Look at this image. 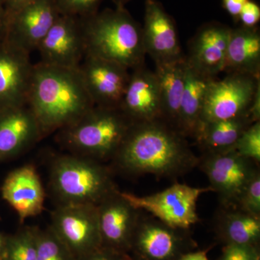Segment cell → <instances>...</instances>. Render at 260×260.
<instances>
[{
    "label": "cell",
    "mask_w": 260,
    "mask_h": 260,
    "mask_svg": "<svg viewBox=\"0 0 260 260\" xmlns=\"http://www.w3.org/2000/svg\"><path fill=\"white\" fill-rule=\"evenodd\" d=\"M242 26L247 28L256 27L260 20V7L255 2L247 0L243 6L238 18Z\"/></svg>",
    "instance_id": "cell-32"
},
{
    "label": "cell",
    "mask_w": 260,
    "mask_h": 260,
    "mask_svg": "<svg viewBox=\"0 0 260 260\" xmlns=\"http://www.w3.org/2000/svg\"><path fill=\"white\" fill-rule=\"evenodd\" d=\"M4 260H37V227H25L5 243Z\"/></svg>",
    "instance_id": "cell-26"
},
{
    "label": "cell",
    "mask_w": 260,
    "mask_h": 260,
    "mask_svg": "<svg viewBox=\"0 0 260 260\" xmlns=\"http://www.w3.org/2000/svg\"><path fill=\"white\" fill-rule=\"evenodd\" d=\"M231 31L221 23L203 25L191 39L186 61L200 73L215 78L225 70Z\"/></svg>",
    "instance_id": "cell-18"
},
{
    "label": "cell",
    "mask_w": 260,
    "mask_h": 260,
    "mask_svg": "<svg viewBox=\"0 0 260 260\" xmlns=\"http://www.w3.org/2000/svg\"><path fill=\"white\" fill-rule=\"evenodd\" d=\"M85 54L114 61L134 70L144 64L142 28L124 7L81 18Z\"/></svg>",
    "instance_id": "cell-3"
},
{
    "label": "cell",
    "mask_w": 260,
    "mask_h": 260,
    "mask_svg": "<svg viewBox=\"0 0 260 260\" xmlns=\"http://www.w3.org/2000/svg\"><path fill=\"white\" fill-rule=\"evenodd\" d=\"M59 14L85 18L96 13L104 0H54Z\"/></svg>",
    "instance_id": "cell-29"
},
{
    "label": "cell",
    "mask_w": 260,
    "mask_h": 260,
    "mask_svg": "<svg viewBox=\"0 0 260 260\" xmlns=\"http://www.w3.org/2000/svg\"><path fill=\"white\" fill-rule=\"evenodd\" d=\"M80 75L94 105L119 108L129 83V69L114 61L85 54Z\"/></svg>",
    "instance_id": "cell-12"
},
{
    "label": "cell",
    "mask_w": 260,
    "mask_h": 260,
    "mask_svg": "<svg viewBox=\"0 0 260 260\" xmlns=\"http://www.w3.org/2000/svg\"><path fill=\"white\" fill-rule=\"evenodd\" d=\"M198 167L208 177L222 207H237L246 186L260 172L259 165L241 155L235 148L203 153Z\"/></svg>",
    "instance_id": "cell-7"
},
{
    "label": "cell",
    "mask_w": 260,
    "mask_h": 260,
    "mask_svg": "<svg viewBox=\"0 0 260 260\" xmlns=\"http://www.w3.org/2000/svg\"><path fill=\"white\" fill-rule=\"evenodd\" d=\"M254 121L249 114L200 124L194 139L203 153L222 152L235 148L238 140Z\"/></svg>",
    "instance_id": "cell-25"
},
{
    "label": "cell",
    "mask_w": 260,
    "mask_h": 260,
    "mask_svg": "<svg viewBox=\"0 0 260 260\" xmlns=\"http://www.w3.org/2000/svg\"><path fill=\"white\" fill-rule=\"evenodd\" d=\"M225 70L260 77V32L257 27L232 28Z\"/></svg>",
    "instance_id": "cell-24"
},
{
    "label": "cell",
    "mask_w": 260,
    "mask_h": 260,
    "mask_svg": "<svg viewBox=\"0 0 260 260\" xmlns=\"http://www.w3.org/2000/svg\"><path fill=\"white\" fill-rule=\"evenodd\" d=\"M206 250H194L184 254L179 260H210Z\"/></svg>",
    "instance_id": "cell-37"
},
{
    "label": "cell",
    "mask_w": 260,
    "mask_h": 260,
    "mask_svg": "<svg viewBox=\"0 0 260 260\" xmlns=\"http://www.w3.org/2000/svg\"><path fill=\"white\" fill-rule=\"evenodd\" d=\"M5 243L2 239L1 236H0V254L3 253V248H4Z\"/></svg>",
    "instance_id": "cell-40"
},
{
    "label": "cell",
    "mask_w": 260,
    "mask_h": 260,
    "mask_svg": "<svg viewBox=\"0 0 260 260\" xmlns=\"http://www.w3.org/2000/svg\"><path fill=\"white\" fill-rule=\"evenodd\" d=\"M235 150L242 156L260 164V121L253 123L242 135Z\"/></svg>",
    "instance_id": "cell-28"
},
{
    "label": "cell",
    "mask_w": 260,
    "mask_h": 260,
    "mask_svg": "<svg viewBox=\"0 0 260 260\" xmlns=\"http://www.w3.org/2000/svg\"><path fill=\"white\" fill-rule=\"evenodd\" d=\"M246 2L247 0H223V6L231 16L238 19Z\"/></svg>",
    "instance_id": "cell-35"
},
{
    "label": "cell",
    "mask_w": 260,
    "mask_h": 260,
    "mask_svg": "<svg viewBox=\"0 0 260 260\" xmlns=\"http://www.w3.org/2000/svg\"><path fill=\"white\" fill-rule=\"evenodd\" d=\"M54 0H34L10 14L5 42L30 54L59 16Z\"/></svg>",
    "instance_id": "cell-11"
},
{
    "label": "cell",
    "mask_w": 260,
    "mask_h": 260,
    "mask_svg": "<svg viewBox=\"0 0 260 260\" xmlns=\"http://www.w3.org/2000/svg\"><path fill=\"white\" fill-rule=\"evenodd\" d=\"M37 260H76L50 226L37 228Z\"/></svg>",
    "instance_id": "cell-27"
},
{
    "label": "cell",
    "mask_w": 260,
    "mask_h": 260,
    "mask_svg": "<svg viewBox=\"0 0 260 260\" xmlns=\"http://www.w3.org/2000/svg\"><path fill=\"white\" fill-rule=\"evenodd\" d=\"M185 68L184 56L178 60L156 63L154 72L158 83L162 119L178 131Z\"/></svg>",
    "instance_id": "cell-22"
},
{
    "label": "cell",
    "mask_w": 260,
    "mask_h": 260,
    "mask_svg": "<svg viewBox=\"0 0 260 260\" xmlns=\"http://www.w3.org/2000/svg\"><path fill=\"white\" fill-rule=\"evenodd\" d=\"M197 247L189 229L169 226L152 215L141 214L132 239L129 254L141 260H179Z\"/></svg>",
    "instance_id": "cell-8"
},
{
    "label": "cell",
    "mask_w": 260,
    "mask_h": 260,
    "mask_svg": "<svg viewBox=\"0 0 260 260\" xmlns=\"http://www.w3.org/2000/svg\"><path fill=\"white\" fill-rule=\"evenodd\" d=\"M145 53L156 63L184 57L175 22L156 0H146L144 25L142 28Z\"/></svg>",
    "instance_id": "cell-15"
},
{
    "label": "cell",
    "mask_w": 260,
    "mask_h": 260,
    "mask_svg": "<svg viewBox=\"0 0 260 260\" xmlns=\"http://www.w3.org/2000/svg\"><path fill=\"white\" fill-rule=\"evenodd\" d=\"M34 65L30 54L0 44V111L28 104Z\"/></svg>",
    "instance_id": "cell-16"
},
{
    "label": "cell",
    "mask_w": 260,
    "mask_h": 260,
    "mask_svg": "<svg viewBox=\"0 0 260 260\" xmlns=\"http://www.w3.org/2000/svg\"><path fill=\"white\" fill-rule=\"evenodd\" d=\"M247 213L260 217V172L249 181L237 205Z\"/></svg>",
    "instance_id": "cell-30"
},
{
    "label": "cell",
    "mask_w": 260,
    "mask_h": 260,
    "mask_svg": "<svg viewBox=\"0 0 260 260\" xmlns=\"http://www.w3.org/2000/svg\"><path fill=\"white\" fill-rule=\"evenodd\" d=\"M3 198L20 220L37 216L44 209V188L35 167L24 166L11 173L3 184Z\"/></svg>",
    "instance_id": "cell-20"
},
{
    "label": "cell",
    "mask_w": 260,
    "mask_h": 260,
    "mask_svg": "<svg viewBox=\"0 0 260 260\" xmlns=\"http://www.w3.org/2000/svg\"><path fill=\"white\" fill-rule=\"evenodd\" d=\"M129 256L102 245L76 260H128Z\"/></svg>",
    "instance_id": "cell-33"
},
{
    "label": "cell",
    "mask_w": 260,
    "mask_h": 260,
    "mask_svg": "<svg viewBox=\"0 0 260 260\" xmlns=\"http://www.w3.org/2000/svg\"><path fill=\"white\" fill-rule=\"evenodd\" d=\"M215 78L203 74L186 60L184 88L179 112V131L194 139L200 123L205 96Z\"/></svg>",
    "instance_id": "cell-23"
},
{
    "label": "cell",
    "mask_w": 260,
    "mask_h": 260,
    "mask_svg": "<svg viewBox=\"0 0 260 260\" xmlns=\"http://www.w3.org/2000/svg\"><path fill=\"white\" fill-rule=\"evenodd\" d=\"M102 245L129 254L132 239L142 210L135 209L121 191H113L96 205Z\"/></svg>",
    "instance_id": "cell-14"
},
{
    "label": "cell",
    "mask_w": 260,
    "mask_h": 260,
    "mask_svg": "<svg viewBox=\"0 0 260 260\" xmlns=\"http://www.w3.org/2000/svg\"><path fill=\"white\" fill-rule=\"evenodd\" d=\"M216 260H260V248L234 244L225 245Z\"/></svg>",
    "instance_id": "cell-31"
},
{
    "label": "cell",
    "mask_w": 260,
    "mask_h": 260,
    "mask_svg": "<svg viewBox=\"0 0 260 260\" xmlns=\"http://www.w3.org/2000/svg\"><path fill=\"white\" fill-rule=\"evenodd\" d=\"M7 1H8V6H9L10 14H11L15 10L20 9L22 7L31 3L34 0H7Z\"/></svg>",
    "instance_id": "cell-38"
},
{
    "label": "cell",
    "mask_w": 260,
    "mask_h": 260,
    "mask_svg": "<svg viewBox=\"0 0 260 260\" xmlns=\"http://www.w3.org/2000/svg\"><path fill=\"white\" fill-rule=\"evenodd\" d=\"M114 1L115 2L116 6L124 7V5L130 1V0H114Z\"/></svg>",
    "instance_id": "cell-39"
},
{
    "label": "cell",
    "mask_w": 260,
    "mask_h": 260,
    "mask_svg": "<svg viewBox=\"0 0 260 260\" xmlns=\"http://www.w3.org/2000/svg\"><path fill=\"white\" fill-rule=\"evenodd\" d=\"M37 50L44 64L79 68L85 56L81 18L59 15Z\"/></svg>",
    "instance_id": "cell-13"
},
{
    "label": "cell",
    "mask_w": 260,
    "mask_h": 260,
    "mask_svg": "<svg viewBox=\"0 0 260 260\" xmlns=\"http://www.w3.org/2000/svg\"><path fill=\"white\" fill-rule=\"evenodd\" d=\"M10 11L7 0H0V44L6 39L9 24Z\"/></svg>",
    "instance_id": "cell-34"
},
{
    "label": "cell",
    "mask_w": 260,
    "mask_h": 260,
    "mask_svg": "<svg viewBox=\"0 0 260 260\" xmlns=\"http://www.w3.org/2000/svg\"><path fill=\"white\" fill-rule=\"evenodd\" d=\"M113 172L105 162L70 153L59 155L51 164V192L59 205H98L118 189Z\"/></svg>",
    "instance_id": "cell-5"
},
{
    "label": "cell",
    "mask_w": 260,
    "mask_h": 260,
    "mask_svg": "<svg viewBox=\"0 0 260 260\" xmlns=\"http://www.w3.org/2000/svg\"><path fill=\"white\" fill-rule=\"evenodd\" d=\"M214 232L225 245H245L260 248V217L238 207H219L214 218Z\"/></svg>",
    "instance_id": "cell-21"
},
{
    "label": "cell",
    "mask_w": 260,
    "mask_h": 260,
    "mask_svg": "<svg viewBox=\"0 0 260 260\" xmlns=\"http://www.w3.org/2000/svg\"><path fill=\"white\" fill-rule=\"evenodd\" d=\"M28 106L43 135L59 131L94 107L78 68L34 65Z\"/></svg>",
    "instance_id": "cell-2"
},
{
    "label": "cell",
    "mask_w": 260,
    "mask_h": 260,
    "mask_svg": "<svg viewBox=\"0 0 260 260\" xmlns=\"http://www.w3.org/2000/svg\"><path fill=\"white\" fill-rule=\"evenodd\" d=\"M133 124L119 108L94 106L59 129L57 139L70 154L106 162L114 158Z\"/></svg>",
    "instance_id": "cell-4"
},
{
    "label": "cell",
    "mask_w": 260,
    "mask_h": 260,
    "mask_svg": "<svg viewBox=\"0 0 260 260\" xmlns=\"http://www.w3.org/2000/svg\"><path fill=\"white\" fill-rule=\"evenodd\" d=\"M50 227L76 259L102 246L96 205H58Z\"/></svg>",
    "instance_id": "cell-10"
},
{
    "label": "cell",
    "mask_w": 260,
    "mask_h": 260,
    "mask_svg": "<svg viewBox=\"0 0 260 260\" xmlns=\"http://www.w3.org/2000/svg\"><path fill=\"white\" fill-rule=\"evenodd\" d=\"M128 260H141L139 259H136V258L133 257V256H129V259Z\"/></svg>",
    "instance_id": "cell-41"
},
{
    "label": "cell",
    "mask_w": 260,
    "mask_h": 260,
    "mask_svg": "<svg viewBox=\"0 0 260 260\" xmlns=\"http://www.w3.org/2000/svg\"><path fill=\"white\" fill-rule=\"evenodd\" d=\"M133 70L119 109L133 124L162 119L155 73L144 64Z\"/></svg>",
    "instance_id": "cell-17"
},
{
    "label": "cell",
    "mask_w": 260,
    "mask_h": 260,
    "mask_svg": "<svg viewBox=\"0 0 260 260\" xmlns=\"http://www.w3.org/2000/svg\"><path fill=\"white\" fill-rule=\"evenodd\" d=\"M249 114L254 122L260 121V87L254 95L250 110H249Z\"/></svg>",
    "instance_id": "cell-36"
},
{
    "label": "cell",
    "mask_w": 260,
    "mask_h": 260,
    "mask_svg": "<svg viewBox=\"0 0 260 260\" xmlns=\"http://www.w3.org/2000/svg\"><path fill=\"white\" fill-rule=\"evenodd\" d=\"M42 137L39 122L28 104L0 111V158L25 151Z\"/></svg>",
    "instance_id": "cell-19"
},
{
    "label": "cell",
    "mask_w": 260,
    "mask_h": 260,
    "mask_svg": "<svg viewBox=\"0 0 260 260\" xmlns=\"http://www.w3.org/2000/svg\"><path fill=\"white\" fill-rule=\"evenodd\" d=\"M112 162L113 170L128 176L151 174L177 178L198 167L186 138L162 119L134 123Z\"/></svg>",
    "instance_id": "cell-1"
},
{
    "label": "cell",
    "mask_w": 260,
    "mask_h": 260,
    "mask_svg": "<svg viewBox=\"0 0 260 260\" xmlns=\"http://www.w3.org/2000/svg\"><path fill=\"white\" fill-rule=\"evenodd\" d=\"M209 191H212L210 186L192 187L176 182L164 190L147 196L123 191L121 194L135 209L151 214L169 226L189 230L200 221L197 213L200 197Z\"/></svg>",
    "instance_id": "cell-6"
},
{
    "label": "cell",
    "mask_w": 260,
    "mask_h": 260,
    "mask_svg": "<svg viewBox=\"0 0 260 260\" xmlns=\"http://www.w3.org/2000/svg\"><path fill=\"white\" fill-rule=\"evenodd\" d=\"M259 87L260 77L243 73H229L223 79L213 80L205 96L200 125L250 115L251 104Z\"/></svg>",
    "instance_id": "cell-9"
}]
</instances>
